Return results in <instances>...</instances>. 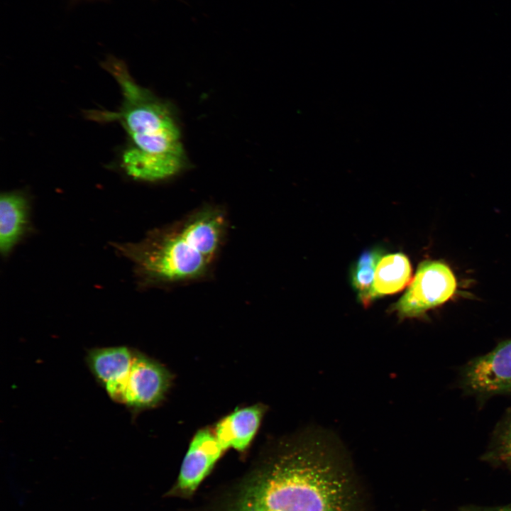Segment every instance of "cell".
<instances>
[{
	"label": "cell",
	"mask_w": 511,
	"mask_h": 511,
	"mask_svg": "<svg viewBox=\"0 0 511 511\" xmlns=\"http://www.w3.org/2000/svg\"><path fill=\"white\" fill-rule=\"evenodd\" d=\"M176 222L197 249L209 260L216 263L229 228L226 210L219 205L205 204Z\"/></svg>",
	"instance_id": "obj_8"
},
{
	"label": "cell",
	"mask_w": 511,
	"mask_h": 511,
	"mask_svg": "<svg viewBox=\"0 0 511 511\" xmlns=\"http://www.w3.org/2000/svg\"><path fill=\"white\" fill-rule=\"evenodd\" d=\"M265 408L260 404L253 405L233 412L217 422L214 434L224 451L233 449L243 452L253 439Z\"/></svg>",
	"instance_id": "obj_11"
},
{
	"label": "cell",
	"mask_w": 511,
	"mask_h": 511,
	"mask_svg": "<svg viewBox=\"0 0 511 511\" xmlns=\"http://www.w3.org/2000/svg\"><path fill=\"white\" fill-rule=\"evenodd\" d=\"M464 390L485 398L511 392V339L471 360L461 375Z\"/></svg>",
	"instance_id": "obj_5"
},
{
	"label": "cell",
	"mask_w": 511,
	"mask_h": 511,
	"mask_svg": "<svg viewBox=\"0 0 511 511\" xmlns=\"http://www.w3.org/2000/svg\"><path fill=\"white\" fill-rule=\"evenodd\" d=\"M103 67L121 88L122 103L117 111L90 110L89 119L119 122L127 133L128 145L122 154V167L131 178L158 182L176 175L183 167L180 131L169 108L138 84L126 64L114 57Z\"/></svg>",
	"instance_id": "obj_2"
},
{
	"label": "cell",
	"mask_w": 511,
	"mask_h": 511,
	"mask_svg": "<svg viewBox=\"0 0 511 511\" xmlns=\"http://www.w3.org/2000/svg\"><path fill=\"white\" fill-rule=\"evenodd\" d=\"M457 283L451 269L444 263H421L403 295L391 307L400 320L421 318L441 306L455 294Z\"/></svg>",
	"instance_id": "obj_4"
},
{
	"label": "cell",
	"mask_w": 511,
	"mask_h": 511,
	"mask_svg": "<svg viewBox=\"0 0 511 511\" xmlns=\"http://www.w3.org/2000/svg\"><path fill=\"white\" fill-rule=\"evenodd\" d=\"M411 276L412 266L405 254L395 253L382 256L375 269L369 303L400 292L409 283Z\"/></svg>",
	"instance_id": "obj_12"
},
{
	"label": "cell",
	"mask_w": 511,
	"mask_h": 511,
	"mask_svg": "<svg viewBox=\"0 0 511 511\" xmlns=\"http://www.w3.org/2000/svg\"><path fill=\"white\" fill-rule=\"evenodd\" d=\"M382 250L373 248L364 251L351 270V285L358 300L366 307L370 304L369 295L377 265L382 258Z\"/></svg>",
	"instance_id": "obj_13"
},
{
	"label": "cell",
	"mask_w": 511,
	"mask_h": 511,
	"mask_svg": "<svg viewBox=\"0 0 511 511\" xmlns=\"http://www.w3.org/2000/svg\"><path fill=\"white\" fill-rule=\"evenodd\" d=\"M31 203L23 191L5 192L0 197V251L8 257L30 233Z\"/></svg>",
	"instance_id": "obj_10"
},
{
	"label": "cell",
	"mask_w": 511,
	"mask_h": 511,
	"mask_svg": "<svg viewBox=\"0 0 511 511\" xmlns=\"http://www.w3.org/2000/svg\"><path fill=\"white\" fill-rule=\"evenodd\" d=\"M170 383L171 375L163 365L135 351L119 402L134 410L155 407L165 397Z\"/></svg>",
	"instance_id": "obj_7"
},
{
	"label": "cell",
	"mask_w": 511,
	"mask_h": 511,
	"mask_svg": "<svg viewBox=\"0 0 511 511\" xmlns=\"http://www.w3.org/2000/svg\"><path fill=\"white\" fill-rule=\"evenodd\" d=\"M112 246L133 263L138 285L143 290L204 281L211 278L216 266L182 232L176 221L152 229L138 242Z\"/></svg>",
	"instance_id": "obj_3"
},
{
	"label": "cell",
	"mask_w": 511,
	"mask_h": 511,
	"mask_svg": "<svg viewBox=\"0 0 511 511\" xmlns=\"http://www.w3.org/2000/svg\"><path fill=\"white\" fill-rule=\"evenodd\" d=\"M461 511H511V505H507L505 507H498V508H494V509H486V510L471 509H471H464Z\"/></svg>",
	"instance_id": "obj_15"
},
{
	"label": "cell",
	"mask_w": 511,
	"mask_h": 511,
	"mask_svg": "<svg viewBox=\"0 0 511 511\" xmlns=\"http://www.w3.org/2000/svg\"><path fill=\"white\" fill-rule=\"evenodd\" d=\"M224 451L214 432L207 428L199 430L189 444L176 481L167 495L192 498Z\"/></svg>",
	"instance_id": "obj_6"
},
{
	"label": "cell",
	"mask_w": 511,
	"mask_h": 511,
	"mask_svg": "<svg viewBox=\"0 0 511 511\" xmlns=\"http://www.w3.org/2000/svg\"><path fill=\"white\" fill-rule=\"evenodd\" d=\"M134 352L126 346H112L92 349L87 356L91 372L116 402H119Z\"/></svg>",
	"instance_id": "obj_9"
},
{
	"label": "cell",
	"mask_w": 511,
	"mask_h": 511,
	"mask_svg": "<svg viewBox=\"0 0 511 511\" xmlns=\"http://www.w3.org/2000/svg\"><path fill=\"white\" fill-rule=\"evenodd\" d=\"M488 456L511 468V411L497 427Z\"/></svg>",
	"instance_id": "obj_14"
},
{
	"label": "cell",
	"mask_w": 511,
	"mask_h": 511,
	"mask_svg": "<svg viewBox=\"0 0 511 511\" xmlns=\"http://www.w3.org/2000/svg\"><path fill=\"white\" fill-rule=\"evenodd\" d=\"M342 454L323 432L279 439L194 511H358V495Z\"/></svg>",
	"instance_id": "obj_1"
}]
</instances>
